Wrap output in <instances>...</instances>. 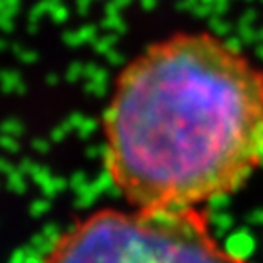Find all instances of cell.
I'll return each mask as SVG.
<instances>
[{
    "label": "cell",
    "instance_id": "obj_1",
    "mask_svg": "<svg viewBox=\"0 0 263 263\" xmlns=\"http://www.w3.org/2000/svg\"><path fill=\"white\" fill-rule=\"evenodd\" d=\"M263 161V70L210 33L148 46L104 111V166L134 209H189L238 192Z\"/></svg>",
    "mask_w": 263,
    "mask_h": 263
},
{
    "label": "cell",
    "instance_id": "obj_2",
    "mask_svg": "<svg viewBox=\"0 0 263 263\" xmlns=\"http://www.w3.org/2000/svg\"><path fill=\"white\" fill-rule=\"evenodd\" d=\"M46 263H249L214 238L199 206L103 209L62 232Z\"/></svg>",
    "mask_w": 263,
    "mask_h": 263
}]
</instances>
